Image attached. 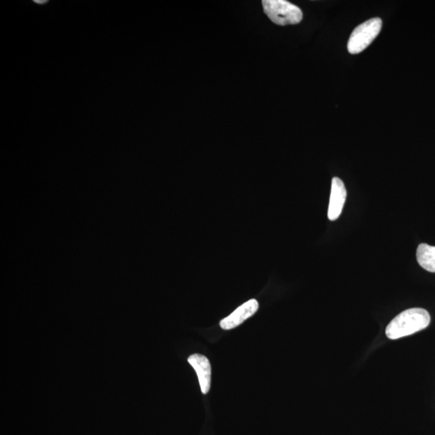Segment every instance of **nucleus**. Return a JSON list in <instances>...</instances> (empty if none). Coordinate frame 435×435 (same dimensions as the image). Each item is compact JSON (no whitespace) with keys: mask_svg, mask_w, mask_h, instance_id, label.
<instances>
[{"mask_svg":"<svg viewBox=\"0 0 435 435\" xmlns=\"http://www.w3.org/2000/svg\"><path fill=\"white\" fill-rule=\"evenodd\" d=\"M258 309V301L251 299L237 308L229 317L221 320L220 328L226 330L234 329L254 315Z\"/></svg>","mask_w":435,"mask_h":435,"instance_id":"nucleus-4","label":"nucleus"},{"mask_svg":"<svg viewBox=\"0 0 435 435\" xmlns=\"http://www.w3.org/2000/svg\"><path fill=\"white\" fill-rule=\"evenodd\" d=\"M347 197V190L342 180L334 177L331 182V191L328 208V219L334 221L338 219L344 208Z\"/></svg>","mask_w":435,"mask_h":435,"instance_id":"nucleus-5","label":"nucleus"},{"mask_svg":"<svg viewBox=\"0 0 435 435\" xmlns=\"http://www.w3.org/2000/svg\"><path fill=\"white\" fill-rule=\"evenodd\" d=\"M382 28V19L378 17L371 19L355 28L348 39V52L350 54L363 52L377 38Z\"/></svg>","mask_w":435,"mask_h":435,"instance_id":"nucleus-3","label":"nucleus"},{"mask_svg":"<svg viewBox=\"0 0 435 435\" xmlns=\"http://www.w3.org/2000/svg\"><path fill=\"white\" fill-rule=\"evenodd\" d=\"M418 264L431 273H435V247L422 244L417 250Z\"/></svg>","mask_w":435,"mask_h":435,"instance_id":"nucleus-7","label":"nucleus"},{"mask_svg":"<svg viewBox=\"0 0 435 435\" xmlns=\"http://www.w3.org/2000/svg\"><path fill=\"white\" fill-rule=\"evenodd\" d=\"M188 362L195 370L202 393L206 394L210 391L211 384V366L209 359L204 355L194 354L188 358Z\"/></svg>","mask_w":435,"mask_h":435,"instance_id":"nucleus-6","label":"nucleus"},{"mask_svg":"<svg viewBox=\"0 0 435 435\" xmlns=\"http://www.w3.org/2000/svg\"><path fill=\"white\" fill-rule=\"evenodd\" d=\"M262 5L267 17L278 26H290L303 21V14L301 10L285 0H264Z\"/></svg>","mask_w":435,"mask_h":435,"instance_id":"nucleus-2","label":"nucleus"},{"mask_svg":"<svg viewBox=\"0 0 435 435\" xmlns=\"http://www.w3.org/2000/svg\"><path fill=\"white\" fill-rule=\"evenodd\" d=\"M431 323L428 311L412 308L403 311L388 325L385 334L390 339H398L426 329Z\"/></svg>","mask_w":435,"mask_h":435,"instance_id":"nucleus-1","label":"nucleus"}]
</instances>
